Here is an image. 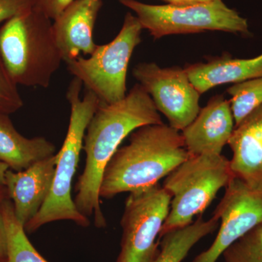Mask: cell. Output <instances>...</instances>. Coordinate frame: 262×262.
Instances as JSON below:
<instances>
[{
    "label": "cell",
    "instance_id": "13",
    "mask_svg": "<svg viewBox=\"0 0 262 262\" xmlns=\"http://www.w3.org/2000/svg\"><path fill=\"white\" fill-rule=\"evenodd\" d=\"M101 0H75L53 23L55 41L66 63L92 54L98 45L94 30Z\"/></svg>",
    "mask_w": 262,
    "mask_h": 262
},
{
    "label": "cell",
    "instance_id": "24",
    "mask_svg": "<svg viewBox=\"0 0 262 262\" xmlns=\"http://www.w3.org/2000/svg\"><path fill=\"white\" fill-rule=\"evenodd\" d=\"M0 203V262H8V241L6 226Z\"/></svg>",
    "mask_w": 262,
    "mask_h": 262
},
{
    "label": "cell",
    "instance_id": "19",
    "mask_svg": "<svg viewBox=\"0 0 262 262\" xmlns=\"http://www.w3.org/2000/svg\"><path fill=\"white\" fill-rule=\"evenodd\" d=\"M227 91L235 126L262 105V77L234 84Z\"/></svg>",
    "mask_w": 262,
    "mask_h": 262
},
{
    "label": "cell",
    "instance_id": "26",
    "mask_svg": "<svg viewBox=\"0 0 262 262\" xmlns=\"http://www.w3.org/2000/svg\"><path fill=\"white\" fill-rule=\"evenodd\" d=\"M8 169L6 164L0 162V186H5V174Z\"/></svg>",
    "mask_w": 262,
    "mask_h": 262
},
{
    "label": "cell",
    "instance_id": "6",
    "mask_svg": "<svg viewBox=\"0 0 262 262\" xmlns=\"http://www.w3.org/2000/svg\"><path fill=\"white\" fill-rule=\"evenodd\" d=\"M141 27L128 12L120 32L112 42L98 46L89 58L78 57L67 63V70L102 103H113L126 96L129 62L141 41Z\"/></svg>",
    "mask_w": 262,
    "mask_h": 262
},
{
    "label": "cell",
    "instance_id": "27",
    "mask_svg": "<svg viewBox=\"0 0 262 262\" xmlns=\"http://www.w3.org/2000/svg\"><path fill=\"white\" fill-rule=\"evenodd\" d=\"M6 192V188L5 186H0V203H2L5 199Z\"/></svg>",
    "mask_w": 262,
    "mask_h": 262
},
{
    "label": "cell",
    "instance_id": "12",
    "mask_svg": "<svg viewBox=\"0 0 262 262\" xmlns=\"http://www.w3.org/2000/svg\"><path fill=\"white\" fill-rule=\"evenodd\" d=\"M58 156L52 155L22 170L8 169L5 187L12 200L15 216L25 226L37 215L51 192Z\"/></svg>",
    "mask_w": 262,
    "mask_h": 262
},
{
    "label": "cell",
    "instance_id": "21",
    "mask_svg": "<svg viewBox=\"0 0 262 262\" xmlns=\"http://www.w3.org/2000/svg\"><path fill=\"white\" fill-rule=\"evenodd\" d=\"M23 106L18 84L10 77L0 56V114L9 115Z\"/></svg>",
    "mask_w": 262,
    "mask_h": 262
},
{
    "label": "cell",
    "instance_id": "11",
    "mask_svg": "<svg viewBox=\"0 0 262 262\" xmlns=\"http://www.w3.org/2000/svg\"><path fill=\"white\" fill-rule=\"evenodd\" d=\"M235 127L230 103L217 95L201 108L194 120L182 130L184 146L190 155H222Z\"/></svg>",
    "mask_w": 262,
    "mask_h": 262
},
{
    "label": "cell",
    "instance_id": "4",
    "mask_svg": "<svg viewBox=\"0 0 262 262\" xmlns=\"http://www.w3.org/2000/svg\"><path fill=\"white\" fill-rule=\"evenodd\" d=\"M82 82L74 77L67 91L70 104V124L58 159L54 179L49 196L35 216L24 226L27 233H32L42 226L56 222L70 220L82 227L90 225L89 218L77 210L72 196V184L77 171L84 134L89 122L99 106L97 96L86 91L81 98Z\"/></svg>",
    "mask_w": 262,
    "mask_h": 262
},
{
    "label": "cell",
    "instance_id": "15",
    "mask_svg": "<svg viewBox=\"0 0 262 262\" xmlns=\"http://www.w3.org/2000/svg\"><path fill=\"white\" fill-rule=\"evenodd\" d=\"M184 70L201 95L221 84H237L262 77V53L251 58H232L224 55L205 63L187 65Z\"/></svg>",
    "mask_w": 262,
    "mask_h": 262
},
{
    "label": "cell",
    "instance_id": "8",
    "mask_svg": "<svg viewBox=\"0 0 262 262\" xmlns=\"http://www.w3.org/2000/svg\"><path fill=\"white\" fill-rule=\"evenodd\" d=\"M171 195L159 184L130 192L122 214L120 252L116 262H153Z\"/></svg>",
    "mask_w": 262,
    "mask_h": 262
},
{
    "label": "cell",
    "instance_id": "14",
    "mask_svg": "<svg viewBox=\"0 0 262 262\" xmlns=\"http://www.w3.org/2000/svg\"><path fill=\"white\" fill-rule=\"evenodd\" d=\"M228 145L234 178L262 192V105L234 127Z\"/></svg>",
    "mask_w": 262,
    "mask_h": 262
},
{
    "label": "cell",
    "instance_id": "2",
    "mask_svg": "<svg viewBox=\"0 0 262 262\" xmlns=\"http://www.w3.org/2000/svg\"><path fill=\"white\" fill-rule=\"evenodd\" d=\"M189 156L180 131L163 122L139 127L106 165L100 198L110 199L158 184Z\"/></svg>",
    "mask_w": 262,
    "mask_h": 262
},
{
    "label": "cell",
    "instance_id": "10",
    "mask_svg": "<svg viewBox=\"0 0 262 262\" xmlns=\"http://www.w3.org/2000/svg\"><path fill=\"white\" fill-rule=\"evenodd\" d=\"M221 227L213 244L192 262H216L236 241L262 223V192L253 190L241 179H232L213 212Z\"/></svg>",
    "mask_w": 262,
    "mask_h": 262
},
{
    "label": "cell",
    "instance_id": "5",
    "mask_svg": "<svg viewBox=\"0 0 262 262\" xmlns=\"http://www.w3.org/2000/svg\"><path fill=\"white\" fill-rule=\"evenodd\" d=\"M234 178L230 161L224 155H189L164 181L163 187L172 198L159 239L170 231L191 225Z\"/></svg>",
    "mask_w": 262,
    "mask_h": 262
},
{
    "label": "cell",
    "instance_id": "1",
    "mask_svg": "<svg viewBox=\"0 0 262 262\" xmlns=\"http://www.w3.org/2000/svg\"><path fill=\"white\" fill-rule=\"evenodd\" d=\"M161 123L159 111L139 83L117 102H100L84 134L82 149L86 155L85 165L76 185L77 194L74 199L82 215L94 217L97 228L106 226L99 190L108 161L129 134L144 125Z\"/></svg>",
    "mask_w": 262,
    "mask_h": 262
},
{
    "label": "cell",
    "instance_id": "7",
    "mask_svg": "<svg viewBox=\"0 0 262 262\" xmlns=\"http://www.w3.org/2000/svg\"><path fill=\"white\" fill-rule=\"evenodd\" d=\"M120 2L135 13L143 29L155 39L207 31L249 34L247 20L222 0L192 5H153L137 0Z\"/></svg>",
    "mask_w": 262,
    "mask_h": 262
},
{
    "label": "cell",
    "instance_id": "25",
    "mask_svg": "<svg viewBox=\"0 0 262 262\" xmlns=\"http://www.w3.org/2000/svg\"><path fill=\"white\" fill-rule=\"evenodd\" d=\"M217 0H168V4L176 5H192L212 3Z\"/></svg>",
    "mask_w": 262,
    "mask_h": 262
},
{
    "label": "cell",
    "instance_id": "20",
    "mask_svg": "<svg viewBox=\"0 0 262 262\" xmlns=\"http://www.w3.org/2000/svg\"><path fill=\"white\" fill-rule=\"evenodd\" d=\"M222 256L225 262H262V223L236 241Z\"/></svg>",
    "mask_w": 262,
    "mask_h": 262
},
{
    "label": "cell",
    "instance_id": "9",
    "mask_svg": "<svg viewBox=\"0 0 262 262\" xmlns=\"http://www.w3.org/2000/svg\"><path fill=\"white\" fill-rule=\"evenodd\" d=\"M133 76L152 99L169 125L182 131L194 120L201 110V94L184 69L162 68L155 63H140L133 69Z\"/></svg>",
    "mask_w": 262,
    "mask_h": 262
},
{
    "label": "cell",
    "instance_id": "16",
    "mask_svg": "<svg viewBox=\"0 0 262 262\" xmlns=\"http://www.w3.org/2000/svg\"><path fill=\"white\" fill-rule=\"evenodd\" d=\"M56 154V146L44 137H24L9 115L0 114V162L13 171H22Z\"/></svg>",
    "mask_w": 262,
    "mask_h": 262
},
{
    "label": "cell",
    "instance_id": "3",
    "mask_svg": "<svg viewBox=\"0 0 262 262\" xmlns=\"http://www.w3.org/2000/svg\"><path fill=\"white\" fill-rule=\"evenodd\" d=\"M0 56L18 85L47 89L63 62L53 24L34 6L0 28Z\"/></svg>",
    "mask_w": 262,
    "mask_h": 262
},
{
    "label": "cell",
    "instance_id": "18",
    "mask_svg": "<svg viewBox=\"0 0 262 262\" xmlns=\"http://www.w3.org/2000/svg\"><path fill=\"white\" fill-rule=\"evenodd\" d=\"M1 206L8 234V262H48L29 241L24 226L15 216L13 203L5 199Z\"/></svg>",
    "mask_w": 262,
    "mask_h": 262
},
{
    "label": "cell",
    "instance_id": "28",
    "mask_svg": "<svg viewBox=\"0 0 262 262\" xmlns=\"http://www.w3.org/2000/svg\"><path fill=\"white\" fill-rule=\"evenodd\" d=\"M165 1H166V2H167V1H168V0H165Z\"/></svg>",
    "mask_w": 262,
    "mask_h": 262
},
{
    "label": "cell",
    "instance_id": "22",
    "mask_svg": "<svg viewBox=\"0 0 262 262\" xmlns=\"http://www.w3.org/2000/svg\"><path fill=\"white\" fill-rule=\"evenodd\" d=\"M35 5L36 0H0V23L27 13Z\"/></svg>",
    "mask_w": 262,
    "mask_h": 262
},
{
    "label": "cell",
    "instance_id": "23",
    "mask_svg": "<svg viewBox=\"0 0 262 262\" xmlns=\"http://www.w3.org/2000/svg\"><path fill=\"white\" fill-rule=\"evenodd\" d=\"M75 0H36L35 6L48 18L54 20Z\"/></svg>",
    "mask_w": 262,
    "mask_h": 262
},
{
    "label": "cell",
    "instance_id": "17",
    "mask_svg": "<svg viewBox=\"0 0 262 262\" xmlns=\"http://www.w3.org/2000/svg\"><path fill=\"white\" fill-rule=\"evenodd\" d=\"M219 223L214 216L205 220L200 215L191 225L167 232L160 238V251L153 262H182L196 243L214 232Z\"/></svg>",
    "mask_w": 262,
    "mask_h": 262
}]
</instances>
